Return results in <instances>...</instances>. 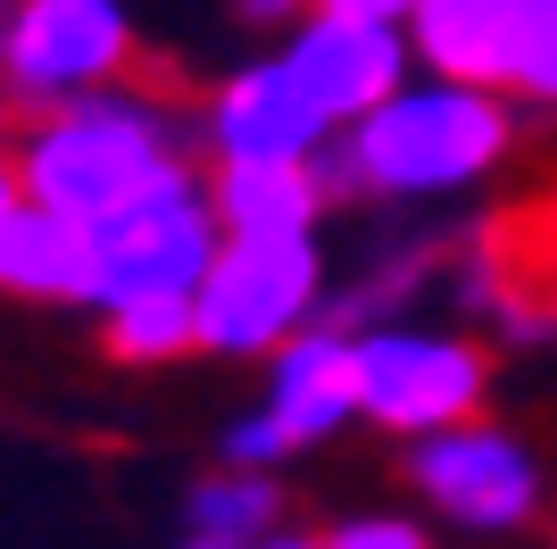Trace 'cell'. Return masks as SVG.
<instances>
[{
    "mask_svg": "<svg viewBox=\"0 0 557 549\" xmlns=\"http://www.w3.org/2000/svg\"><path fill=\"white\" fill-rule=\"evenodd\" d=\"M25 208V183H17V150H0V233H9V217Z\"/></svg>",
    "mask_w": 557,
    "mask_h": 549,
    "instance_id": "obj_21",
    "label": "cell"
},
{
    "mask_svg": "<svg viewBox=\"0 0 557 549\" xmlns=\"http://www.w3.org/2000/svg\"><path fill=\"white\" fill-rule=\"evenodd\" d=\"M184 549H233V541H200V533H191V541H184Z\"/></svg>",
    "mask_w": 557,
    "mask_h": 549,
    "instance_id": "obj_25",
    "label": "cell"
},
{
    "mask_svg": "<svg viewBox=\"0 0 557 549\" xmlns=\"http://www.w3.org/2000/svg\"><path fill=\"white\" fill-rule=\"evenodd\" d=\"M283 457H292V441H283V425L267 408L242 416V425H225V466H258V475H267V466H283Z\"/></svg>",
    "mask_w": 557,
    "mask_h": 549,
    "instance_id": "obj_18",
    "label": "cell"
},
{
    "mask_svg": "<svg viewBox=\"0 0 557 549\" xmlns=\"http://www.w3.org/2000/svg\"><path fill=\"white\" fill-rule=\"evenodd\" d=\"M100 251V300L92 308H116V300H150V292H200V274L225 251V225H216L209 175L166 167L150 192H134L125 208H109L92 225Z\"/></svg>",
    "mask_w": 557,
    "mask_h": 549,
    "instance_id": "obj_4",
    "label": "cell"
},
{
    "mask_svg": "<svg viewBox=\"0 0 557 549\" xmlns=\"http://www.w3.org/2000/svg\"><path fill=\"white\" fill-rule=\"evenodd\" d=\"M258 549H325V541H308V533H267Z\"/></svg>",
    "mask_w": 557,
    "mask_h": 549,
    "instance_id": "obj_23",
    "label": "cell"
},
{
    "mask_svg": "<svg viewBox=\"0 0 557 549\" xmlns=\"http://www.w3.org/2000/svg\"><path fill=\"white\" fill-rule=\"evenodd\" d=\"M209 200L225 233H317L333 192L317 175V159H216Z\"/></svg>",
    "mask_w": 557,
    "mask_h": 549,
    "instance_id": "obj_13",
    "label": "cell"
},
{
    "mask_svg": "<svg viewBox=\"0 0 557 549\" xmlns=\"http://www.w3.org/2000/svg\"><path fill=\"white\" fill-rule=\"evenodd\" d=\"M408 34L383 17H325V9H308V25L292 34V50H283V68L300 75V91L325 109V125L342 134V125H358V117H374L392 91H408Z\"/></svg>",
    "mask_w": 557,
    "mask_h": 549,
    "instance_id": "obj_8",
    "label": "cell"
},
{
    "mask_svg": "<svg viewBox=\"0 0 557 549\" xmlns=\"http://www.w3.org/2000/svg\"><path fill=\"white\" fill-rule=\"evenodd\" d=\"M308 9H325V17H383V25H408L417 0H308Z\"/></svg>",
    "mask_w": 557,
    "mask_h": 549,
    "instance_id": "obj_20",
    "label": "cell"
},
{
    "mask_svg": "<svg viewBox=\"0 0 557 549\" xmlns=\"http://www.w3.org/2000/svg\"><path fill=\"white\" fill-rule=\"evenodd\" d=\"M483 300L508 325L557 317V200H516V217L483 233Z\"/></svg>",
    "mask_w": 557,
    "mask_h": 549,
    "instance_id": "obj_14",
    "label": "cell"
},
{
    "mask_svg": "<svg viewBox=\"0 0 557 549\" xmlns=\"http://www.w3.org/2000/svg\"><path fill=\"white\" fill-rule=\"evenodd\" d=\"M292 9H308V0H242V17H250V25H283Z\"/></svg>",
    "mask_w": 557,
    "mask_h": 549,
    "instance_id": "obj_22",
    "label": "cell"
},
{
    "mask_svg": "<svg viewBox=\"0 0 557 549\" xmlns=\"http://www.w3.org/2000/svg\"><path fill=\"white\" fill-rule=\"evenodd\" d=\"M100 325H109V358H125V366H166V358H184V350H200L191 292L116 300V308H100Z\"/></svg>",
    "mask_w": 557,
    "mask_h": 549,
    "instance_id": "obj_16",
    "label": "cell"
},
{
    "mask_svg": "<svg viewBox=\"0 0 557 549\" xmlns=\"http://www.w3.org/2000/svg\"><path fill=\"white\" fill-rule=\"evenodd\" d=\"M516 17H524V0H417V9H408V50H417L442 84L508 91Z\"/></svg>",
    "mask_w": 557,
    "mask_h": 549,
    "instance_id": "obj_11",
    "label": "cell"
},
{
    "mask_svg": "<svg viewBox=\"0 0 557 549\" xmlns=\"http://www.w3.org/2000/svg\"><path fill=\"white\" fill-rule=\"evenodd\" d=\"M267 416L283 425L292 450H317L358 416V333L342 325H308L275 350V383H267Z\"/></svg>",
    "mask_w": 557,
    "mask_h": 549,
    "instance_id": "obj_10",
    "label": "cell"
},
{
    "mask_svg": "<svg viewBox=\"0 0 557 549\" xmlns=\"http://www.w3.org/2000/svg\"><path fill=\"white\" fill-rule=\"evenodd\" d=\"M184 167V125L175 109L141 100V91H84L59 109H34L17 134V183L34 208H59L75 225H100L109 208Z\"/></svg>",
    "mask_w": 557,
    "mask_h": 549,
    "instance_id": "obj_2",
    "label": "cell"
},
{
    "mask_svg": "<svg viewBox=\"0 0 557 549\" xmlns=\"http://www.w3.org/2000/svg\"><path fill=\"white\" fill-rule=\"evenodd\" d=\"M17 117H25V109H17V91H9V75H0V134H9Z\"/></svg>",
    "mask_w": 557,
    "mask_h": 549,
    "instance_id": "obj_24",
    "label": "cell"
},
{
    "mask_svg": "<svg viewBox=\"0 0 557 549\" xmlns=\"http://www.w3.org/2000/svg\"><path fill=\"white\" fill-rule=\"evenodd\" d=\"M516 117L508 91L483 84H408L374 117L342 125V142L317 150L333 200H433V192H466L474 175L508 159Z\"/></svg>",
    "mask_w": 557,
    "mask_h": 549,
    "instance_id": "obj_1",
    "label": "cell"
},
{
    "mask_svg": "<svg viewBox=\"0 0 557 549\" xmlns=\"http://www.w3.org/2000/svg\"><path fill=\"white\" fill-rule=\"evenodd\" d=\"M491 358L442 325H367L358 333V416H374L383 434H449L483 408Z\"/></svg>",
    "mask_w": 557,
    "mask_h": 549,
    "instance_id": "obj_5",
    "label": "cell"
},
{
    "mask_svg": "<svg viewBox=\"0 0 557 549\" xmlns=\"http://www.w3.org/2000/svg\"><path fill=\"white\" fill-rule=\"evenodd\" d=\"M317 300H325V251H317V233H225L216 267L191 292L200 350H216V358L283 350L292 333H308Z\"/></svg>",
    "mask_w": 557,
    "mask_h": 549,
    "instance_id": "obj_3",
    "label": "cell"
},
{
    "mask_svg": "<svg viewBox=\"0 0 557 549\" xmlns=\"http://www.w3.org/2000/svg\"><path fill=\"white\" fill-rule=\"evenodd\" d=\"M333 142L325 109L300 91V75L283 59H258V68L225 75L209 91V150L216 159H317Z\"/></svg>",
    "mask_w": 557,
    "mask_h": 549,
    "instance_id": "obj_9",
    "label": "cell"
},
{
    "mask_svg": "<svg viewBox=\"0 0 557 549\" xmlns=\"http://www.w3.org/2000/svg\"><path fill=\"white\" fill-rule=\"evenodd\" d=\"M141 59L125 0H17L0 25V75L17 91V109H59L84 91H109Z\"/></svg>",
    "mask_w": 557,
    "mask_h": 549,
    "instance_id": "obj_6",
    "label": "cell"
},
{
    "mask_svg": "<svg viewBox=\"0 0 557 549\" xmlns=\"http://www.w3.org/2000/svg\"><path fill=\"white\" fill-rule=\"evenodd\" d=\"M191 533L200 541H233V549H258L267 533H283V491L275 475H258V466H225L191 491Z\"/></svg>",
    "mask_w": 557,
    "mask_h": 549,
    "instance_id": "obj_15",
    "label": "cell"
},
{
    "mask_svg": "<svg viewBox=\"0 0 557 549\" xmlns=\"http://www.w3.org/2000/svg\"><path fill=\"white\" fill-rule=\"evenodd\" d=\"M325 549H433V541H424V525H408V516H342V525L325 533Z\"/></svg>",
    "mask_w": 557,
    "mask_h": 549,
    "instance_id": "obj_19",
    "label": "cell"
},
{
    "mask_svg": "<svg viewBox=\"0 0 557 549\" xmlns=\"http://www.w3.org/2000/svg\"><path fill=\"white\" fill-rule=\"evenodd\" d=\"M0 292L17 300H59V308H92L100 300V251H92V225H75L59 208H34L25 200L0 233Z\"/></svg>",
    "mask_w": 557,
    "mask_h": 549,
    "instance_id": "obj_12",
    "label": "cell"
},
{
    "mask_svg": "<svg viewBox=\"0 0 557 549\" xmlns=\"http://www.w3.org/2000/svg\"><path fill=\"white\" fill-rule=\"evenodd\" d=\"M408 483L449 525H474V533H516V525H533V508H541L533 450L516 434H499V425H483V416L408 441Z\"/></svg>",
    "mask_w": 557,
    "mask_h": 549,
    "instance_id": "obj_7",
    "label": "cell"
},
{
    "mask_svg": "<svg viewBox=\"0 0 557 549\" xmlns=\"http://www.w3.org/2000/svg\"><path fill=\"white\" fill-rule=\"evenodd\" d=\"M508 91H516V100H541V109H557V0H524V17H516V68H508Z\"/></svg>",
    "mask_w": 557,
    "mask_h": 549,
    "instance_id": "obj_17",
    "label": "cell"
}]
</instances>
